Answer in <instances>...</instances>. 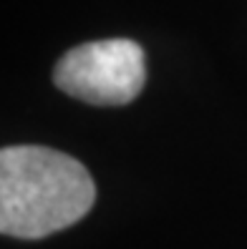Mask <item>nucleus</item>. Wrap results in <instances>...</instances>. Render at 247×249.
<instances>
[{"label":"nucleus","mask_w":247,"mask_h":249,"mask_svg":"<svg viewBox=\"0 0 247 249\" xmlns=\"http://www.w3.org/2000/svg\"><path fill=\"white\" fill-rule=\"evenodd\" d=\"M96 186L81 161L46 146L0 151V231L40 239L89 214Z\"/></svg>","instance_id":"obj_1"},{"label":"nucleus","mask_w":247,"mask_h":249,"mask_svg":"<svg viewBox=\"0 0 247 249\" xmlns=\"http://www.w3.org/2000/svg\"><path fill=\"white\" fill-rule=\"evenodd\" d=\"M53 81L63 93L91 106H124L147 83V58L129 38L91 40L71 48L53 68Z\"/></svg>","instance_id":"obj_2"}]
</instances>
